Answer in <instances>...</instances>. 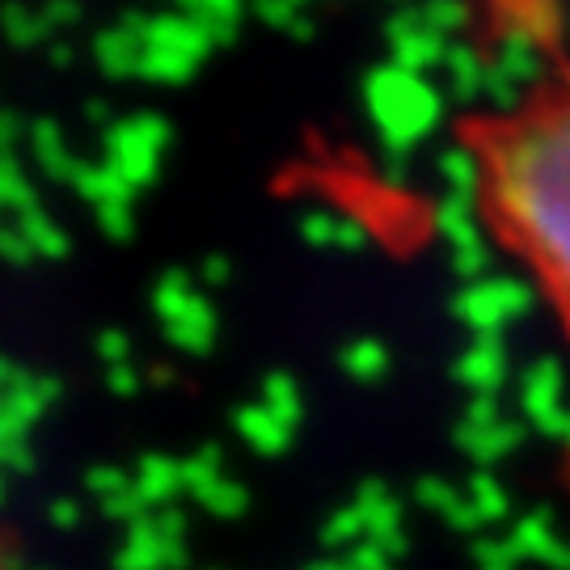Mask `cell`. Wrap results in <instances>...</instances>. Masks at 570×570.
I'll list each match as a JSON object with an SVG mask.
<instances>
[{"instance_id": "obj_1", "label": "cell", "mask_w": 570, "mask_h": 570, "mask_svg": "<svg viewBox=\"0 0 570 570\" xmlns=\"http://www.w3.org/2000/svg\"><path fill=\"white\" fill-rule=\"evenodd\" d=\"M487 195L511 242L546 271L570 308V98L490 136Z\"/></svg>"}]
</instances>
